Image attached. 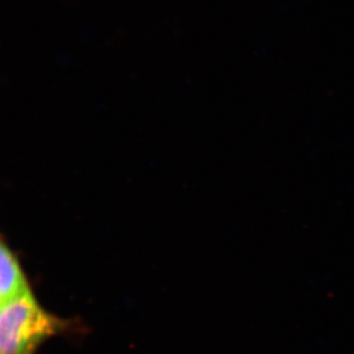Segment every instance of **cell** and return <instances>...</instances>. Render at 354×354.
<instances>
[{"label": "cell", "mask_w": 354, "mask_h": 354, "mask_svg": "<svg viewBox=\"0 0 354 354\" xmlns=\"http://www.w3.org/2000/svg\"><path fill=\"white\" fill-rule=\"evenodd\" d=\"M0 354H34L64 322L39 306L32 290L0 305Z\"/></svg>", "instance_id": "obj_1"}, {"label": "cell", "mask_w": 354, "mask_h": 354, "mask_svg": "<svg viewBox=\"0 0 354 354\" xmlns=\"http://www.w3.org/2000/svg\"><path fill=\"white\" fill-rule=\"evenodd\" d=\"M31 291L12 249L4 239L0 248V305Z\"/></svg>", "instance_id": "obj_2"}]
</instances>
